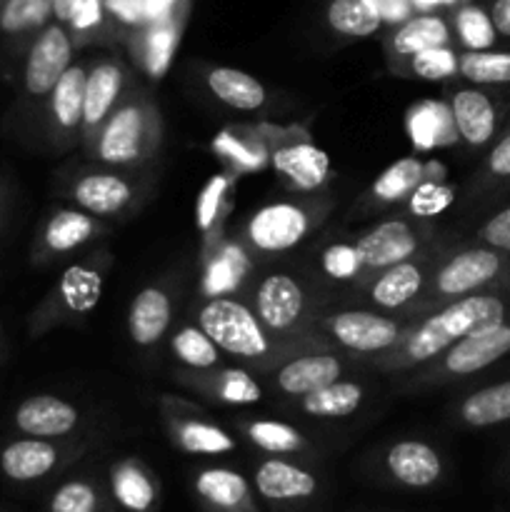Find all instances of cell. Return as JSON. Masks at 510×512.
Segmentation results:
<instances>
[{"label":"cell","mask_w":510,"mask_h":512,"mask_svg":"<svg viewBox=\"0 0 510 512\" xmlns=\"http://www.w3.org/2000/svg\"><path fill=\"white\" fill-rule=\"evenodd\" d=\"M503 318L505 305L495 295H468V298H460L420 325L418 333L410 338L408 355L415 363L430 360L453 343H458L460 338L473 333V330L493 323H503Z\"/></svg>","instance_id":"6da1fadb"},{"label":"cell","mask_w":510,"mask_h":512,"mask_svg":"<svg viewBox=\"0 0 510 512\" xmlns=\"http://www.w3.org/2000/svg\"><path fill=\"white\" fill-rule=\"evenodd\" d=\"M198 320L200 330L225 353L240 358H260L268 353V338L260 328V318L238 300L213 298L200 310Z\"/></svg>","instance_id":"7a4b0ae2"},{"label":"cell","mask_w":510,"mask_h":512,"mask_svg":"<svg viewBox=\"0 0 510 512\" xmlns=\"http://www.w3.org/2000/svg\"><path fill=\"white\" fill-rule=\"evenodd\" d=\"M70 45L68 33L60 25H48L38 33V38L30 43L28 58L23 68V88L30 98H43L53 93L60 75L70 68Z\"/></svg>","instance_id":"3957f363"},{"label":"cell","mask_w":510,"mask_h":512,"mask_svg":"<svg viewBox=\"0 0 510 512\" xmlns=\"http://www.w3.org/2000/svg\"><path fill=\"white\" fill-rule=\"evenodd\" d=\"M60 458H63V453L53 440L25 435L20 440H10L0 450V475L15 485L38 483V480H45L55 473Z\"/></svg>","instance_id":"277c9868"},{"label":"cell","mask_w":510,"mask_h":512,"mask_svg":"<svg viewBox=\"0 0 510 512\" xmlns=\"http://www.w3.org/2000/svg\"><path fill=\"white\" fill-rule=\"evenodd\" d=\"M255 490L265 503L298 505L318 495V480L310 470L280 458H268L255 468Z\"/></svg>","instance_id":"5b68a950"},{"label":"cell","mask_w":510,"mask_h":512,"mask_svg":"<svg viewBox=\"0 0 510 512\" xmlns=\"http://www.w3.org/2000/svg\"><path fill=\"white\" fill-rule=\"evenodd\" d=\"M305 233H308V215L290 203L265 205L248 223L250 240L265 253H283L295 248Z\"/></svg>","instance_id":"8992f818"},{"label":"cell","mask_w":510,"mask_h":512,"mask_svg":"<svg viewBox=\"0 0 510 512\" xmlns=\"http://www.w3.org/2000/svg\"><path fill=\"white\" fill-rule=\"evenodd\" d=\"M510 353V325L493 323L485 328L473 330L458 343L450 345V353L445 355V368L453 375H470L488 368L495 360Z\"/></svg>","instance_id":"52a82bcc"},{"label":"cell","mask_w":510,"mask_h":512,"mask_svg":"<svg viewBox=\"0 0 510 512\" xmlns=\"http://www.w3.org/2000/svg\"><path fill=\"white\" fill-rule=\"evenodd\" d=\"M385 470L403 488L425 490L443 478V460L428 443L403 440L385 453Z\"/></svg>","instance_id":"ba28073f"},{"label":"cell","mask_w":510,"mask_h":512,"mask_svg":"<svg viewBox=\"0 0 510 512\" xmlns=\"http://www.w3.org/2000/svg\"><path fill=\"white\" fill-rule=\"evenodd\" d=\"M15 428L30 438H63L78 425V410L55 395H33L23 400L13 415Z\"/></svg>","instance_id":"9c48e42d"},{"label":"cell","mask_w":510,"mask_h":512,"mask_svg":"<svg viewBox=\"0 0 510 512\" xmlns=\"http://www.w3.org/2000/svg\"><path fill=\"white\" fill-rule=\"evenodd\" d=\"M330 330L345 348L355 353H378L390 348L398 340V325L383 315L365 313V310H348L330 320Z\"/></svg>","instance_id":"30bf717a"},{"label":"cell","mask_w":510,"mask_h":512,"mask_svg":"<svg viewBox=\"0 0 510 512\" xmlns=\"http://www.w3.org/2000/svg\"><path fill=\"white\" fill-rule=\"evenodd\" d=\"M195 495L208 512H258L248 480L228 468H208L198 473Z\"/></svg>","instance_id":"8fae6325"},{"label":"cell","mask_w":510,"mask_h":512,"mask_svg":"<svg viewBox=\"0 0 510 512\" xmlns=\"http://www.w3.org/2000/svg\"><path fill=\"white\" fill-rule=\"evenodd\" d=\"M500 255L488 248L465 250L445 263L438 275V290L443 295H468L483 288L498 275Z\"/></svg>","instance_id":"7c38bea8"},{"label":"cell","mask_w":510,"mask_h":512,"mask_svg":"<svg viewBox=\"0 0 510 512\" xmlns=\"http://www.w3.org/2000/svg\"><path fill=\"white\" fill-rule=\"evenodd\" d=\"M255 305H258L260 323L273 330H285L303 313V288L290 275H268L260 283Z\"/></svg>","instance_id":"4fadbf2b"},{"label":"cell","mask_w":510,"mask_h":512,"mask_svg":"<svg viewBox=\"0 0 510 512\" xmlns=\"http://www.w3.org/2000/svg\"><path fill=\"white\" fill-rule=\"evenodd\" d=\"M415 248L418 243H415L413 230L400 220L378 225L358 243L363 265H370V268H390V265L405 263L415 253Z\"/></svg>","instance_id":"5bb4252c"},{"label":"cell","mask_w":510,"mask_h":512,"mask_svg":"<svg viewBox=\"0 0 510 512\" xmlns=\"http://www.w3.org/2000/svg\"><path fill=\"white\" fill-rule=\"evenodd\" d=\"M450 113H453V123L465 143L483 145L493 138L495 108L488 95L480 93V90H458L453 95V103H450Z\"/></svg>","instance_id":"9a60e30c"},{"label":"cell","mask_w":510,"mask_h":512,"mask_svg":"<svg viewBox=\"0 0 510 512\" xmlns=\"http://www.w3.org/2000/svg\"><path fill=\"white\" fill-rule=\"evenodd\" d=\"M273 165L278 173L293 180L305 190H313L325 183L330 173V155L313 143H295L275 150Z\"/></svg>","instance_id":"2e32d148"},{"label":"cell","mask_w":510,"mask_h":512,"mask_svg":"<svg viewBox=\"0 0 510 512\" xmlns=\"http://www.w3.org/2000/svg\"><path fill=\"white\" fill-rule=\"evenodd\" d=\"M143 140V113L133 105L118 110L100 135L98 153L105 163H128L138 158Z\"/></svg>","instance_id":"e0dca14e"},{"label":"cell","mask_w":510,"mask_h":512,"mask_svg":"<svg viewBox=\"0 0 510 512\" xmlns=\"http://www.w3.org/2000/svg\"><path fill=\"white\" fill-rule=\"evenodd\" d=\"M110 495L128 512H153L158 505L155 480L133 460L118 463L110 470Z\"/></svg>","instance_id":"ac0fdd59"},{"label":"cell","mask_w":510,"mask_h":512,"mask_svg":"<svg viewBox=\"0 0 510 512\" xmlns=\"http://www.w3.org/2000/svg\"><path fill=\"white\" fill-rule=\"evenodd\" d=\"M340 375V363L333 355H305L295 358L278 373L280 390L288 395H308L313 390L335 383Z\"/></svg>","instance_id":"d6986e66"},{"label":"cell","mask_w":510,"mask_h":512,"mask_svg":"<svg viewBox=\"0 0 510 512\" xmlns=\"http://www.w3.org/2000/svg\"><path fill=\"white\" fill-rule=\"evenodd\" d=\"M130 338L138 345H153L170 325V300L163 290L145 288L130 305Z\"/></svg>","instance_id":"ffe728a7"},{"label":"cell","mask_w":510,"mask_h":512,"mask_svg":"<svg viewBox=\"0 0 510 512\" xmlns=\"http://www.w3.org/2000/svg\"><path fill=\"white\" fill-rule=\"evenodd\" d=\"M73 198L83 205L88 213L93 215H115L130 203L133 193L125 180L118 175L98 173V175H85L75 183Z\"/></svg>","instance_id":"44dd1931"},{"label":"cell","mask_w":510,"mask_h":512,"mask_svg":"<svg viewBox=\"0 0 510 512\" xmlns=\"http://www.w3.org/2000/svg\"><path fill=\"white\" fill-rule=\"evenodd\" d=\"M208 88L218 100L235 110H258L265 103V88L253 75L235 68H215L208 75Z\"/></svg>","instance_id":"7402d4cb"},{"label":"cell","mask_w":510,"mask_h":512,"mask_svg":"<svg viewBox=\"0 0 510 512\" xmlns=\"http://www.w3.org/2000/svg\"><path fill=\"white\" fill-rule=\"evenodd\" d=\"M410 140L420 150H430L435 145H448L455 138L453 113L440 103H420L410 110L408 118Z\"/></svg>","instance_id":"603a6c76"},{"label":"cell","mask_w":510,"mask_h":512,"mask_svg":"<svg viewBox=\"0 0 510 512\" xmlns=\"http://www.w3.org/2000/svg\"><path fill=\"white\" fill-rule=\"evenodd\" d=\"M120 85H123V73L115 63H100L95 65L93 73L85 80V108H83V120L88 125L100 123V120L108 115V110L113 108L115 98L120 93Z\"/></svg>","instance_id":"cb8c5ba5"},{"label":"cell","mask_w":510,"mask_h":512,"mask_svg":"<svg viewBox=\"0 0 510 512\" xmlns=\"http://www.w3.org/2000/svg\"><path fill=\"white\" fill-rule=\"evenodd\" d=\"M85 80H88L85 70L75 65V68H68L60 75L53 93H50V110L55 115V123L63 130L75 128L83 120Z\"/></svg>","instance_id":"d4e9b609"},{"label":"cell","mask_w":510,"mask_h":512,"mask_svg":"<svg viewBox=\"0 0 510 512\" xmlns=\"http://www.w3.org/2000/svg\"><path fill=\"white\" fill-rule=\"evenodd\" d=\"M460 415L473 428H490V425L508 423L510 420V380L470 395L460 408Z\"/></svg>","instance_id":"484cf974"},{"label":"cell","mask_w":510,"mask_h":512,"mask_svg":"<svg viewBox=\"0 0 510 512\" xmlns=\"http://www.w3.org/2000/svg\"><path fill=\"white\" fill-rule=\"evenodd\" d=\"M328 23L340 35L368 38L380 28L383 18L373 0H333L328 8Z\"/></svg>","instance_id":"4316f807"},{"label":"cell","mask_w":510,"mask_h":512,"mask_svg":"<svg viewBox=\"0 0 510 512\" xmlns=\"http://www.w3.org/2000/svg\"><path fill=\"white\" fill-rule=\"evenodd\" d=\"M303 398V408L308 415H315V418H345V415H353L360 408L363 390L355 383H338L335 380V383L313 390Z\"/></svg>","instance_id":"83f0119b"},{"label":"cell","mask_w":510,"mask_h":512,"mask_svg":"<svg viewBox=\"0 0 510 512\" xmlns=\"http://www.w3.org/2000/svg\"><path fill=\"white\" fill-rule=\"evenodd\" d=\"M53 15V0H5L0 8V35L8 40L35 33Z\"/></svg>","instance_id":"f1b7e54d"},{"label":"cell","mask_w":510,"mask_h":512,"mask_svg":"<svg viewBox=\"0 0 510 512\" xmlns=\"http://www.w3.org/2000/svg\"><path fill=\"white\" fill-rule=\"evenodd\" d=\"M420 285H423L420 268L410 263L390 265L388 273L380 275L378 283L373 285V300L380 308H400L418 295Z\"/></svg>","instance_id":"f546056e"},{"label":"cell","mask_w":510,"mask_h":512,"mask_svg":"<svg viewBox=\"0 0 510 512\" xmlns=\"http://www.w3.org/2000/svg\"><path fill=\"white\" fill-rule=\"evenodd\" d=\"M448 38L450 33L445 20H440L438 15H420V18L408 20V23L395 33L393 50L398 55H415L420 53V50L440 48V45L448 43Z\"/></svg>","instance_id":"4dcf8cb0"},{"label":"cell","mask_w":510,"mask_h":512,"mask_svg":"<svg viewBox=\"0 0 510 512\" xmlns=\"http://www.w3.org/2000/svg\"><path fill=\"white\" fill-rule=\"evenodd\" d=\"M93 235V220L75 210H60L48 220L43 233L45 248L53 253H68Z\"/></svg>","instance_id":"1f68e13d"},{"label":"cell","mask_w":510,"mask_h":512,"mask_svg":"<svg viewBox=\"0 0 510 512\" xmlns=\"http://www.w3.org/2000/svg\"><path fill=\"white\" fill-rule=\"evenodd\" d=\"M100 293H103V280L95 270L73 265L60 278V298L73 313H88L98 305Z\"/></svg>","instance_id":"d6a6232c"},{"label":"cell","mask_w":510,"mask_h":512,"mask_svg":"<svg viewBox=\"0 0 510 512\" xmlns=\"http://www.w3.org/2000/svg\"><path fill=\"white\" fill-rule=\"evenodd\" d=\"M458 70L470 83H510V53H503V50H468L458 60Z\"/></svg>","instance_id":"836d02e7"},{"label":"cell","mask_w":510,"mask_h":512,"mask_svg":"<svg viewBox=\"0 0 510 512\" xmlns=\"http://www.w3.org/2000/svg\"><path fill=\"white\" fill-rule=\"evenodd\" d=\"M178 445L190 455H225L235 448V440L218 425L185 420L178 428Z\"/></svg>","instance_id":"e575fe53"},{"label":"cell","mask_w":510,"mask_h":512,"mask_svg":"<svg viewBox=\"0 0 510 512\" xmlns=\"http://www.w3.org/2000/svg\"><path fill=\"white\" fill-rule=\"evenodd\" d=\"M420 178H423V163L418 158H400L375 180L373 195H378L380 200H400L418 188Z\"/></svg>","instance_id":"d590c367"},{"label":"cell","mask_w":510,"mask_h":512,"mask_svg":"<svg viewBox=\"0 0 510 512\" xmlns=\"http://www.w3.org/2000/svg\"><path fill=\"white\" fill-rule=\"evenodd\" d=\"M48 512H105L103 495L90 480H65L50 495Z\"/></svg>","instance_id":"8d00e7d4"},{"label":"cell","mask_w":510,"mask_h":512,"mask_svg":"<svg viewBox=\"0 0 510 512\" xmlns=\"http://www.w3.org/2000/svg\"><path fill=\"white\" fill-rule=\"evenodd\" d=\"M248 438L260 450L273 455H293L303 448V435L293 425L278 420H255L248 428Z\"/></svg>","instance_id":"74e56055"},{"label":"cell","mask_w":510,"mask_h":512,"mask_svg":"<svg viewBox=\"0 0 510 512\" xmlns=\"http://www.w3.org/2000/svg\"><path fill=\"white\" fill-rule=\"evenodd\" d=\"M173 353L190 368H210L218 363V345L200 328H183L173 338Z\"/></svg>","instance_id":"f35d334b"},{"label":"cell","mask_w":510,"mask_h":512,"mask_svg":"<svg viewBox=\"0 0 510 512\" xmlns=\"http://www.w3.org/2000/svg\"><path fill=\"white\" fill-rule=\"evenodd\" d=\"M175 50V30L168 20H160L153 30L148 33L145 40V63L153 78L165 75V70L170 68V60H173Z\"/></svg>","instance_id":"ab89813d"},{"label":"cell","mask_w":510,"mask_h":512,"mask_svg":"<svg viewBox=\"0 0 510 512\" xmlns=\"http://www.w3.org/2000/svg\"><path fill=\"white\" fill-rule=\"evenodd\" d=\"M458 35L468 50H488L495 40L493 20L480 8H463L458 13Z\"/></svg>","instance_id":"60d3db41"},{"label":"cell","mask_w":510,"mask_h":512,"mask_svg":"<svg viewBox=\"0 0 510 512\" xmlns=\"http://www.w3.org/2000/svg\"><path fill=\"white\" fill-rule=\"evenodd\" d=\"M455 200V190L440 183H420L410 193V210L418 218H435L443 210H448Z\"/></svg>","instance_id":"b9f144b4"},{"label":"cell","mask_w":510,"mask_h":512,"mask_svg":"<svg viewBox=\"0 0 510 512\" xmlns=\"http://www.w3.org/2000/svg\"><path fill=\"white\" fill-rule=\"evenodd\" d=\"M458 70V60L455 53L445 45L440 48L420 50L413 55V73L423 80H445Z\"/></svg>","instance_id":"7bdbcfd3"},{"label":"cell","mask_w":510,"mask_h":512,"mask_svg":"<svg viewBox=\"0 0 510 512\" xmlns=\"http://www.w3.org/2000/svg\"><path fill=\"white\" fill-rule=\"evenodd\" d=\"M220 398L225 403L248 405L258 403L263 398V390H260V385L245 370H228L223 375V383H220Z\"/></svg>","instance_id":"ee69618b"},{"label":"cell","mask_w":510,"mask_h":512,"mask_svg":"<svg viewBox=\"0 0 510 512\" xmlns=\"http://www.w3.org/2000/svg\"><path fill=\"white\" fill-rule=\"evenodd\" d=\"M363 258H360L358 245H333V248L325 250L323 255V268L330 278L335 280H348L353 275H358Z\"/></svg>","instance_id":"f6af8a7d"},{"label":"cell","mask_w":510,"mask_h":512,"mask_svg":"<svg viewBox=\"0 0 510 512\" xmlns=\"http://www.w3.org/2000/svg\"><path fill=\"white\" fill-rule=\"evenodd\" d=\"M225 188H228V180L223 175H215L208 185H205L203 195L198 200V225L203 230H208L213 225L215 215H218L220 200H223Z\"/></svg>","instance_id":"bcb514c9"},{"label":"cell","mask_w":510,"mask_h":512,"mask_svg":"<svg viewBox=\"0 0 510 512\" xmlns=\"http://www.w3.org/2000/svg\"><path fill=\"white\" fill-rule=\"evenodd\" d=\"M480 235H483V240L490 248L510 253V208L495 213L493 218L483 225Z\"/></svg>","instance_id":"7dc6e473"},{"label":"cell","mask_w":510,"mask_h":512,"mask_svg":"<svg viewBox=\"0 0 510 512\" xmlns=\"http://www.w3.org/2000/svg\"><path fill=\"white\" fill-rule=\"evenodd\" d=\"M70 23L78 30H88L93 25L100 23V0H78L75 3L73 15H70Z\"/></svg>","instance_id":"c3c4849f"},{"label":"cell","mask_w":510,"mask_h":512,"mask_svg":"<svg viewBox=\"0 0 510 512\" xmlns=\"http://www.w3.org/2000/svg\"><path fill=\"white\" fill-rule=\"evenodd\" d=\"M108 8L125 23H138L145 18L143 0H108Z\"/></svg>","instance_id":"681fc988"},{"label":"cell","mask_w":510,"mask_h":512,"mask_svg":"<svg viewBox=\"0 0 510 512\" xmlns=\"http://www.w3.org/2000/svg\"><path fill=\"white\" fill-rule=\"evenodd\" d=\"M488 168L493 175H510V135H505L498 145L493 148L488 158Z\"/></svg>","instance_id":"f907efd6"},{"label":"cell","mask_w":510,"mask_h":512,"mask_svg":"<svg viewBox=\"0 0 510 512\" xmlns=\"http://www.w3.org/2000/svg\"><path fill=\"white\" fill-rule=\"evenodd\" d=\"M215 148H218L223 155H230L233 160H240L243 165H258V158H255L253 153H248L240 143H235L230 135H220V138L215 140Z\"/></svg>","instance_id":"816d5d0a"},{"label":"cell","mask_w":510,"mask_h":512,"mask_svg":"<svg viewBox=\"0 0 510 512\" xmlns=\"http://www.w3.org/2000/svg\"><path fill=\"white\" fill-rule=\"evenodd\" d=\"M490 20H493L495 33L510 38V0H495L493 10H490Z\"/></svg>","instance_id":"f5cc1de1"},{"label":"cell","mask_w":510,"mask_h":512,"mask_svg":"<svg viewBox=\"0 0 510 512\" xmlns=\"http://www.w3.org/2000/svg\"><path fill=\"white\" fill-rule=\"evenodd\" d=\"M383 20H403L408 15V3L405 0H373Z\"/></svg>","instance_id":"db71d44e"},{"label":"cell","mask_w":510,"mask_h":512,"mask_svg":"<svg viewBox=\"0 0 510 512\" xmlns=\"http://www.w3.org/2000/svg\"><path fill=\"white\" fill-rule=\"evenodd\" d=\"M173 3H175V0H143L145 18L165 20V18H168L170 8H173Z\"/></svg>","instance_id":"11a10c76"},{"label":"cell","mask_w":510,"mask_h":512,"mask_svg":"<svg viewBox=\"0 0 510 512\" xmlns=\"http://www.w3.org/2000/svg\"><path fill=\"white\" fill-rule=\"evenodd\" d=\"M78 0H53V15L58 20H70Z\"/></svg>","instance_id":"9f6ffc18"},{"label":"cell","mask_w":510,"mask_h":512,"mask_svg":"<svg viewBox=\"0 0 510 512\" xmlns=\"http://www.w3.org/2000/svg\"><path fill=\"white\" fill-rule=\"evenodd\" d=\"M415 3H418V5H420V8H430V5L440 3V0H415Z\"/></svg>","instance_id":"6f0895ef"},{"label":"cell","mask_w":510,"mask_h":512,"mask_svg":"<svg viewBox=\"0 0 510 512\" xmlns=\"http://www.w3.org/2000/svg\"><path fill=\"white\" fill-rule=\"evenodd\" d=\"M440 3H455V0H440Z\"/></svg>","instance_id":"680465c9"},{"label":"cell","mask_w":510,"mask_h":512,"mask_svg":"<svg viewBox=\"0 0 510 512\" xmlns=\"http://www.w3.org/2000/svg\"><path fill=\"white\" fill-rule=\"evenodd\" d=\"M0 512H10V510H5V508H0Z\"/></svg>","instance_id":"91938a15"},{"label":"cell","mask_w":510,"mask_h":512,"mask_svg":"<svg viewBox=\"0 0 510 512\" xmlns=\"http://www.w3.org/2000/svg\"><path fill=\"white\" fill-rule=\"evenodd\" d=\"M3 3H5V0H0V8H3Z\"/></svg>","instance_id":"94428289"}]
</instances>
